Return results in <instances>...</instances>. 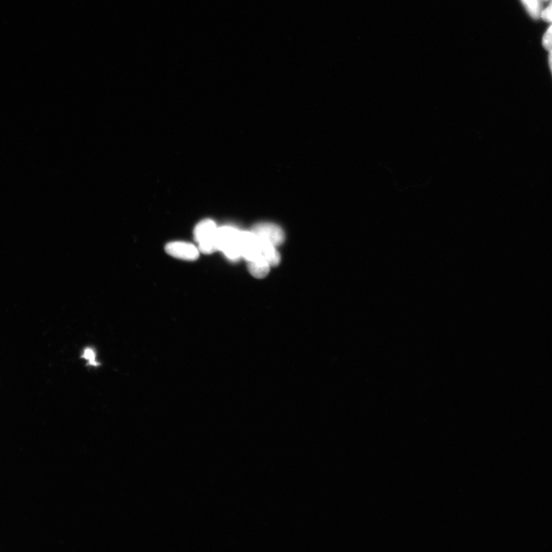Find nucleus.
<instances>
[{
  "label": "nucleus",
  "instance_id": "1",
  "mask_svg": "<svg viewBox=\"0 0 552 552\" xmlns=\"http://www.w3.org/2000/svg\"><path fill=\"white\" fill-rule=\"evenodd\" d=\"M240 231L233 227H218L215 242L218 250H220L232 261H237L241 258L239 251Z\"/></svg>",
  "mask_w": 552,
  "mask_h": 552
},
{
  "label": "nucleus",
  "instance_id": "2",
  "mask_svg": "<svg viewBox=\"0 0 552 552\" xmlns=\"http://www.w3.org/2000/svg\"><path fill=\"white\" fill-rule=\"evenodd\" d=\"M218 227L211 220L199 222L194 229V239L199 244V251L211 254L218 250L215 236Z\"/></svg>",
  "mask_w": 552,
  "mask_h": 552
},
{
  "label": "nucleus",
  "instance_id": "3",
  "mask_svg": "<svg viewBox=\"0 0 552 552\" xmlns=\"http://www.w3.org/2000/svg\"><path fill=\"white\" fill-rule=\"evenodd\" d=\"M239 251L248 262L264 258L260 238L253 231H240Z\"/></svg>",
  "mask_w": 552,
  "mask_h": 552
},
{
  "label": "nucleus",
  "instance_id": "13",
  "mask_svg": "<svg viewBox=\"0 0 552 552\" xmlns=\"http://www.w3.org/2000/svg\"></svg>",
  "mask_w": 552,
  "mask_h": 552
},
{
  "label": "nucleus",
  "instance_id": "11",
  "mask_svg": "<svg viewBox=\"0 0 552 552\" xmlns=\"http://www.w3.org/2000/svg\"><path fill=\"white\" fill-rule=\"evenodd\" d=\"M541 17L545 21L552 22V2L545 10H542Z\"/></svg>",
  "mask_w": 552,
  "mask_h": 552
},
{
  "label": "nucleus",
  "instance_id": "12",
  "mask_svg": "<svg viewBox=\"0 0 552 552\" xmlns=\"http://www.w3.org/2000/svg\"><path fill=\"white\" fill-rule=\"evenodd\" d=\"M549 66L552 73V52H549Z\"/></svg>",
  "mask_w": 552,
  "mask_h": 552
},
{
  "label": "nucleus",
  "instance_id": "6",
  "mask_svg": "<svg viewBox=\"0 0 552 552\" xmlns=\"http://www.w3.org/2000/svg\"><path fill=\"white\" fill-rule=\"evenodd\" d=\"M260 239L262 255L264 259L269 262L271 267L278 266L281 258H280V255L276 250V246L265 239L261 238Z\"/></svg>",
  "mask_w": 552,
  "mask_h": 552
},
{
  "label": "nucleus",
  "instance_id": "10",
  "mask_svg": "<svg viewBox=\"0 0 552 552\" xmlns=\"http://www.w3.org/2000/svg\"><path fill=\"white\" fill-rule=\"evenodd\" d=\"M83 358L85 359L87 362H89L90 365L92 366H98L99 363L96 361V356L94 351L92 348H86L84 351V353L82 356Z\"/></svg>",
  "mask_w": 552,
  "mask_h": 552
},
{
  "label": "nucleus",
  "instance_id": "7",
  "mask_svg": "<svg viewBox=\"0 0 552 552\" xmlns=\"http://www.w3.org/2000/svg\"><path fill=\"white\" fill-rule=\"evenodd\" d=\"M270 267L269 262L264 258L248 262L250 273L257 278L266 277L269 273Z\"/></svg>",
  "mask_w": 552,
  "mask_h": 552
},
{
  "label": "nucleus",
  "instance_id": "4",
  "mask_svg": "<svg viewBox=\"0 0 552 552\" xmlns=\"http://www.w3.org/2000/svg\"><path fill=\"white\" fill-rule=\"evenodd\" d=\"M252 231L258 237L277 246L285 240V234L281 227L274 223L260 222L254 226Z\"/></svg>",
  "mask_w": 552,
  "mask_h": 552
},
{
  "label": "nucleus",
  "instance_id": "5",
  "mask_svg": "<svg viewBox=\"0 0 552 552\" xmlns=\"http://www.w3.org/2000/svg\"><path fill=\"white\" fill-rule=\"evenodd\" d=\"M165 250L171 257L186 260L194 261L199 257V249L190 243L176 241L167 244Z\"/></svg>",
  "mask_w": 552,
  "mask_h": 552
},
{
  "label": "nucleus",
  "instance_id": "8",
  "mask_svg": "<svg viewBox=\"0 0 552 552\" xmlns=\"http://www.w3.org/2000/svg\"><path fill=\"white\" fill-rule=\"evenodd\" d=\"M523 2L533 18L541 17L542 10L540 0H523Z\"/></svg>",
  "mask_w": 552,
  "mask_h": 552
},
{
  "label": "nucleus",
  "instance_id": "9",
  "mask_svg": "<svg viewBox=\"0 0 552 552\" xmlns=\"http://www.w3.org/2000/svg\"><path fill=\"white\" fill-rule=\"evenodd\" d=\"M542 44L546 50L549 52H552V25L546 31V34L544 35Z\"/></svg>",
  "mask_w": 552,
  "mask_h": 552
}]
</instances>
